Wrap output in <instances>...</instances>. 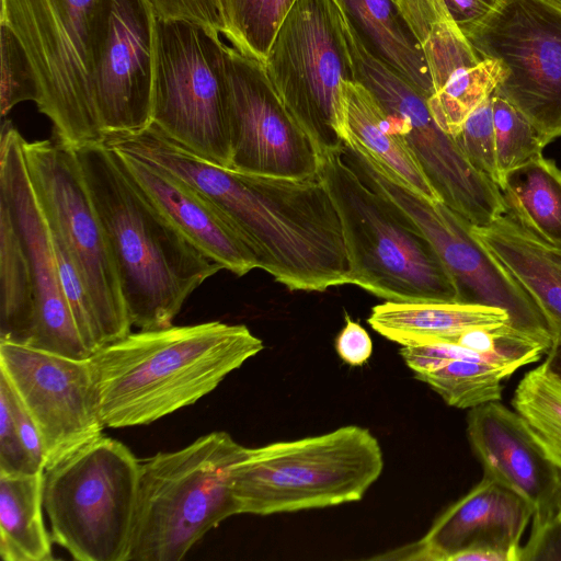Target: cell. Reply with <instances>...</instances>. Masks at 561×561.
<instances>
[{
  "mask_svg": "<svg viewBox=\"0 0 561 561\" xmlns=\"http://www.w3.org/2000/svg\"><path fill=\"white\" fill-rule=\"evenodd\" d=\"M227 47L203 24L157 15L151 124L198 157L231 169Z\"/></svg>",
  "mask_w": 561,
  "mask_h": 561,
  "instance_id": "30bf717a",
  "label": "cell"
},
{
  "mask_svg": "<svg viewBox=\"0 0 561 561\" xmlns=\"http://www.w3.org/2000/svg\"><path fill=\"white\" fill-rule=\"evenodd\" d=\"M368 324L401 346L437 342L466 329L508 324L506 311L449 301H386L371 309Z\"/></svg>",
  "mask_w": 561,
  "mask_h": 561,
  "instance_id": "cb8c5ba5",
  "label": "cell"
},
{
  "mask_svg": "<svg viewBox=\"0 0 561 561\" xmlns=\"http://www.w3.org/2000/svg\"><path fill=\"white\" fill-rule=\"evenodd\" d=\"M516 369L479 358H459L432 373L414 376L428 385L446 404L458 409L500 401L504 383Z\"/></svg>",
  "mask_w": 561,
  "mask_h": 561,
  "instance_id": "f546056e",
  "label": "cell"
},
{
  "mask_svg": "<svg viewBox=\"0 0 561 561\" xmlns=\"http://www.w3.org/2000/svg\"><path fill=\"white\" fill-rule=\"evenodd\" d=\"M72 149L107 238L131 325H172L187 297L222 267L164 216L103 141Z\"/></svg>",
  "mask_w": 561,
  "mask_h": 561,
  "instance_id": "3957f363",
  "label": "cell"
},
{
  "mask_svg": "<svg viewBox=\"0 0 561 561\" xmlns=\"http://www.w3.org/2000/svg\"><path fill=\"white\" fill-rule=\"evenodd\" d=\"M319 179L341 219L351 284L386 301L459 302L457 284L431 240L365 179L343 147L320 153Z\"/></svg>",
  "mask_w": 561,
  "mask_h": 561,
  "instance_id": "277c9868",
  "label": "cell"
},
{
  "mask_svg": "<svg viewBox=\"0 0 561 561\" xmlns=\"http://www.w3.org/2000/svg\"><path fill=\"white\" fill-rule=\"evenodd\" d=\"M33 472L37 471L25 453L16 428L11 388L0 373V473Z\"/></svg>",
  "mask_w": 561,
  "mask_h": 561,
  "instance_id": "e575fe53",
  "label": "cell"
},
{
  "mask_svg": "<svg viewBox=\"0 0 561 561\" xmlns=\"http://www.w3.org/2000/svg\"><path fill=\"white\" fill-rule=\"evenodd\" d=\"M558 517H560V518H561V508H560V511H559Z\"/></svg>",
  "mask_w": 561,
  "mask_h": 561,
  "instance_id": "ee69618b",
  "label": "cell"
},
{
  "mask_svg": "<svg viewBox=\"0 0 561 561\" xmlns=\"http://www.w3.org/2000/svg\"><path fill=\"white\" fill-rule=\"evenodd\" d=\"M10 388L14 420L22 445L34 470H44V446L38 427L11 386Z\"/></svg>",
  "mask_w": 561,
  "mask_h": 561,
  "instance_id": "74e56055",
  "label": "cell"
},
{
  "mask_svg": "<svg viewBox=\"0 0 561 561\" xmlns=\"http://www.w3.org/2000/svg\"><path fill=\"white\" fill-rule=\"evenodd\" d=\"M0 373L38 427L44 470L102 435L105 425L90 357L0 342Z\"/></svg>",
  "mask_w": 561,
  "mask_h": 561,
  "instance_id": "2e32d148",
  "label": "cell"
},
{
  "mask_svg": "<svg viewBox=\"0 0 561 561\" xmlns=\"http://www.w3.org/2000/svg\"><path fill=\"white\" fill-rule=\"evenodd\" d=\"M231 169L297 180L319 179L318 148L282 102L263 61L227 47Z\"/></svg>",
  "mask_w": 561,
  "mask_h": 561,
  "instance_id": "9a60e30c",
  "label": "cell"
},
{
  "mask_svg": "<svg viewBox=\"0 0 561 561\" xmlns=\"http://www.w3.org/2000/svg\"><path fill=\"white\" fill-rule=\"evenodd\" d=\"M367 48L430 98L433 83L422 48L398 0H337Z\"/></svg>",
  "mask_w": 561,
  "mask_h": 561,
  "instance_id": "d4e9b609",
  "label": "cell"
},
{
  "mask_svg": "<svg viewBox=\"0 0 561 561\" xmlns=\"http://www.w3.org/2000/svg\"><path fill=\"white\" fill-rule=\"evenodd\" d=\"M35 319L30 261L10 210L0 199V342L28 346Z\"/></svg>",
  "mask_w": 561,
  "mask_h": 561,
  "instance_id": "83f0119b",
  "label": "cell"
},
{
  "mask_svg": "<svg viewBox=\"0 0 561 561\" xmlns=\"http://www.w3.org/2000/svg\"><path fill=\"white\" fill-rule=\"evenodd\" d=\"M454 138L469 163L499 186L492 95L467 116Z\"/></svg>",
  "mask_w": 561,
  "mask_h": 561,
  "instance_id": "836d02e7",
  "label": "cell"
},
{
  "mask_svg": "<svg viewBox=\"0 0 561 561\" xmlns=\"http://www.w3.org/2000/svg\"><path fill=\"white\" fill-rule=\"evenodd\" d=\"M557 10L561 11V0H543Z\"/></svg>",
  "mask_w": 561,
  "mask_h": 561,
  "instance_id": "7bdbcfd3",
  "label": "cell"
},
{
  "mask_svg": "<svg viewBox=\"0 0 561 561\" xmlns=\"http://www.w3.org/2000/svg\"><path fill=\"white\" fill-rule=\"evenodd\" d=\"M467 436L484 474L524 497L536 533L561 508V469L539 446L524 420L500 401L470 409Z\"/></svg>",
  "mask_w": 561,
  "mask_h": 561,
  "instance_id": "d6986e66",
  "label": "cell"
},
{
  "mask_svg": "<svg viewBox=\"0 0 561 561\" xmlns=\"http://www.w3.org/2000/svg\"><path fill=\"white\" fill-rule=\"evenodd\" d=\"M44 470L0 473V556L4 561H51L43 518Z\"/></svg>",
  "mask_w": 561,
  "mask_h": 561,
  "instance_id": "484cf974",
  "label": "cell"
},
{
  "mask_svg": "<svg viewBox=\"0 0 561 561\" xmlns=\"http://www.w3.org/2000/svg\"><path fill=\"white\" fill-rule=\"evenodd\" d=\"M492 107L501 183L508 171L543 156L546 144L533 124L510 102L494 92Z\"/></svg>",
  "mask_w": 561,
  "mask_h": 561,
  "instance_id": "1f68e13d",
  "label": "cell"
},
{
  "mask_svg": "<svg viewBox=\"0 0 561 561\" xmlns=\"http://www.w3.org/2000/svg\"><path fill=\"white\" fill-rule=\"evenodd\" d=\"M113 151L136 185L206 256L237 276L259 268L256 255L245 237L206 197L158 167Z\"/></svg>",
  "mask_w": 561,
  "mask_h": 561,
  "instance_id": "44dd1931",
  "label": "cell"
},
{
  "mask_svg": "<svg viewBox=\"0 0 561 561\" xmlns=\"http://www.w3.org/2000/svg\"><path fill=\"white\" fill-rule=\"evenodd\" d=\"M351 163L377 190L400 206L431 240L454 277L459 302L506 311L508 325L553 344L543 312L505 265L474 236L472 225L442 201L430 202L390 178L374 163L348 149Z\"/></svg>",
  "mask_w": 561,
  "mask_h": 561,
  "instance_id": "5bb4252c",
  "label": "cell"
},
{
  "mask_svg": "<svg viewBox=\"0 0 561 561\" xmlns=\"http://www.w3.org/2000/svg\"><path fill=\"white\" fill-rule=\"evenodd\" d=\"M504 0H444L449 14L463 34L485 19Z\"/></svg>",
  "mask_w": 561,
  "mask_h": 561,
  "instance_id": "ab89813d",
  "label": "cell"
},
{
  "mask_svg": "<svg viewBox=\"0 0 561 561\" xmlns=\"http://www.w3.org/2000/svg\"><path fill=\"white\" fill-rule=\"evenodd\" d=\"M449 561H512L511 557L502 551L489 548H470L454 554Z\"/></svg>",
  "mask_w": 561,
  "mask_h": 561,
  "instance_id": "60d3db41",
  "label": "cell"
},
{
  "mask_svg": "<svg viewBox=\"0 0 561 561\" xmlns=\"http://www.w3.org/2000/svg\"><path fill=\"white\" fill-rule=\"evenodd\" d=\"M343 144L419 196L440 201L394 121L373 93L357 80H348L343 83Z\"/></svg>",
  "mask_w": 561,
  "mask_h": 561,
  "instance_id": "7402d4cb",
  "label": "cell"
},
{
  "mask_svg": "<svg viewBox=\"0 0 561 561\" xmlns=\"http://www.w3.org/2000/svg\"><path fill=\"white\" fill-rule=\"evenodd\" d=\"M340 358L351 366L364 365L373 354V341L368 332L345 314V325L335 340Z\"/></svg>",
  "mask_w": 561,
  "mask_h": 561,
  "instance_id": "8d00e7d4",
  "label": "cell"
},
{
  "mask_svg": "<svg viewBox=\"0 0 561 561\" xmlns=\"http://www.w3.org/2000/svg\"><path fill=\"white\" fill-rule=\"evenodd\" d=\"M471 227L537 302L551 328L552 345L561 343V250L538 238L508 213L486 226Z\"/></svg>",
  "mask_w": 561,
  "mask_h": 561,
  "instance_id": "603a6c76",
  "label": "cell"
},
{
  "mask_svg": "<svg viewBox=\"0 0 561 561\" xmlns=\"http://www.w3.org/2000/svg\"><path fill=\"white\" fill-rule=\"evenodd\" d=\"M160 18L185 19L224 33L217 0H149Z\"/></svg>",
  "mask_w": 561,
  "mask_h": 561,
  "instance_id": "d590c367",
  "label": "cell"
},
{
  "mask_svg": "<svg viewBox=\"0 0 561 561\" xmlns=\"http://www.w3.org/2000/svg\"><path fill=\"white\" fill-rule=\"evenodd\" d=\"M263 64L319 154L342 148L343 83L355 80V62L350 22L337 0H297Z\"/></svg>",
  "mask_w": 561,
  "mask_h": 561,
  "instance_id": "9c48e42d",
  "label": "cell"
},
{
  "mask_svg": "<svg viewBox=\"0 0 561 561\" xmlns=\"http://www.w3.org/2000/svg\"><path fill=\"white\" fill-rule=\"evenodd\" d=\"M1 83L0 110L4 117L16 104L41 98L37 75L21 42L0 22Z\"/></svg>",
  "mask_w": 561,
  "mask_h": 561,
  "instance_id": "d6a6232c",
  "label": "cell"
},
{
  "mask_svg": "<svg viewBox=\"0 0 561 561\" xmlns=\"http://www.w3.org/2000/svg\"><path fill=\"white\" fill-rule=\"evenodd\" d=\"M264 348L244 324L140 330L90 356L105 426L153 423L214 391Z\"/></svg>",
  "mask_w": 561,
  "mask_h": 561,
  "instance_id": "7a4b0ae2",
  "label": "cell"
},
{
  "mask_svg": "<svg viewBox=\"0 0 561 561\" xmlns=\"http://www.w3.org/2000/svg\"><path fill=\"white\" fill-rule=\"evenodd\" d=\"M101 0H1L0 22L37 75L38 111L55 139L77 148L103 141L92 92V49Z\"/></svg>",
  "mask_w": 561,
  "mask_h": 561,
  "instance_id": "ba28073f",
  "label": "cell"
},
{
  "mask_svg": "<svg viewBox=\"0 0 561 561\" xmlns=\"http://www.w3.org/2000/svg\"><path fill=\"white\" fill-rule=\"evenodd\" d=\"M135 158L191 185L226 214L250 243L259 268L289 290L351 284L340 216L320 179L237 171L209 162L157 126L128 142Z\"/></svg>",
  "mask_w": 561,
  "mask_h": 561,
  "instance_id": "6da1fadb",
  "label": "cell"
},
{
  "mask_svg": "<svg viewBox=\"0 0 561 561\" xmlns=\"http://www.w3.org/2000/svg\"><path fill=\"white\" fill-rule=\"evenodd\" d=\"M139 461L103 434L44 470L53 541L78 561H126Z\"/></svg>",
  "mask_w": 561,
  "mask_h": 561,
  "instance_id": "52a82bcc",
  "label": "cell"
},
{
  "mask_svg": "<svg viewBox=\"0 0 561 561\" xmlns=\"http://www.w3.org/2000/svg\"><path fill=\"white\" fill-rule=\"evenodd\" d=\"M27 171L50 228L84 280L105 346L130 333L116 265L72 148L50 139L23 144Z\"/></svg>",
  "mask_w": 561,
  "mask_h": 561,
  "instance_id": "8fae6325",
  "label": "cell"
},
{
  "mask_svg": "<svg viewBox=\"0 0 561 561\" xmlns=\"http://www.w3.org/2000/svg\"><path fill=\"white\" fill-rule=\"evenodd\" d=\"M297 0H217L222 35L238 50L264 62L274 37Z\"/></svg>",
  "mask_w": 561,
  "mask_h": 561,
  "instance_id": "4dcf8cb0",
  "label": "cell"
},
{
  "mask_svg": "<svg viewBox=\"0 0 561 561\" xmlns=\"http://www.w3.org/2000/svg\"><path fill=\"white\" fill-rule=\"evenodd\" d=\"M465 35L481 58L500 65L494 93L546 146L561 137V11L543 0H504Z\"/></svg>",
  "mask_w": 561,
  "mask_h": 561,
  "instance_id": "7c38bea8",
  "label": "cell"
},
{
  "mask_svg": "<svg viewBox=\"0 0 561 561\" xmlns=\"http://www.w3.org/2000/svg\"><path fill=\"white\" fill-rule=\"evenodd\" d=\"M383 469L368 428L332 432L249 448L231 471L238 514L272 515L325 508L363 499Z\"/></svg>",
  "mask_w": 561,
  "mask_h": 561,
  "instance_id": "8992f818",
  "label": "cell"
},
{
  "mask_svg": "<svg viewBox=\"0 0 561 561\" xmlns=\"http://www.w3.org/2000/svg\"><path fill=\"white\" fill-rule=\"evenodd\" d=\"M355 80L392 117L440 201L472 226L506 213L501 191L467 160L455 138L434 121L427 96L376 57L350 23Z\"/></svg>",
  "mask_w": 561,
  "mask_h": 561,
  "instance_id": "4fadbf2b",
  "label": "cell"
},
{
  "mask_svg": "<svg viewBox=\"0 0 561 561\" xmlns=\"http://www.w3.org/2000/svg\"><path fill=\"white\" fill-rule=\"evenodd\" d=\"M24 138L11 122L2 124L0 199L7 204L24 244L35 286L36 319L28 347L83 359L90 357L65 299L50 228L33 187Z\"/></svg>",
  "mask_w": 561,
  "mask_h": 561,
  "instance_id": "ac0fdd59",
  "label": "cell"
},
{
  "mask_svg": "<svg viewBox=\"0 0 561 561\" xmlns=\"http://www.w3.org/2000/svg\"><path fill=\"white\" fill-rule=\"evenodd\" d=\"M501 191L506 213L561 250V170L543 156L508 171Z\"/></svg>",
  "mask_w": 561,
  "mask_h": 561,
  "instance_id": "4316f807",
  "label": "cell"
},
{
  "mask_svg": "<svg viewBox=\"0 0 561 561\" xmlns=\"http://www.w3.org/2000/svg\"><path fill=\"white\" fill-rule=\"evenodd\" d=\"M512 407L547 457L561 469V377L546 360L519 380Z\"/></svg>",
  "mask_w": 561,
  "mask_h": 561,
  "instance_id": "f1b7e54d",
  "label": "cell"
},
{
  "mask_svg": "<svg viewBox=\"0 0 561 561\" xmlns=\"http://www.w3.org/2000/svg\"><path fill=\"white\" fill-rule=\"evenodd\" d=\"M561 560V518L556 517L542 529L530 533L520 548L518 561Z\"/></svg>",
  "mask_w": 561,
  "mask_h": 561,
  "instance_id": "f35d334b",
  "label": "cell"
},
{
  "mask_svg": "<svg viewBox=\"0 0 561 561\" xmlns=\"http://www.w3.org/2000/svg\"><path fill=\"white\" fill-rule=\"evenodd\" d=\"M533 518L518 493L483 474L468 493L448 506L417 541L381 559L449 561L459 551L489 548L519 560L520 539Z\"/></svg>",
  "mask_w": 561,
  "mask_h": 561,
  "instance_id": "ffe728a7",
  "label": "cell"
},
{
  "mask_svg": "<svg viewBox=\"0 0 561 561\" xmlns=\"http://www.w3.org/2000/svg\"><path fill=\"white\" fill-rule=\"evenodd\" d=\"M247 451L216 431L140 460L126 561H180L209 530L238 515L231 471Z\"/></svg>",
  "mask_w": 561,
  "mask_h": 561,
  "instance_id": "5b68a950",
  "label": "cell"
},
{
  "mask_svg": "<svg viewBox=\"0 0 561 561\" xmlns=\"http://www.w3.org/2000/svg\"><path fill=\"white\" fill-rule=\"evenodd\" d=\"M546 362L549 367L561 377V343L551 346L547 353Z\"/></svg>",
  "mask_w": 561,
  "mask_h": 561,
  "instance_id": "b9f144b4",
  "label": "cell"
},
{
  "mask_svg": "<svg viewBox=\"0 0 561 561\" xmlns=\"http://www.w3.org/2000/svg\"><path fill=\"white\" fill-rule=\"evenodd\" d=\"M156 19L149 0H101L92 92L103 136L151 125Z\"/></svg>",
  "mask_w": 561,
  "mask_h": 561,
  "instance_id": "e0dca14e",
  "label": "cell"
}]
</instances>
